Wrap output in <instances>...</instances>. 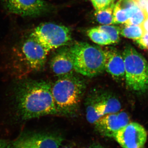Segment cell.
Segmentation results:
<instances>
[{"instance_id": "obj_2", "label": "cell", "mask_w": 148, "mask_h": 148, "mask_svg": "<svg viewBox=\"0 0 148 148\" xmlns=\"http://www.w3.org/2000/svg\"><path fill=\"white\" fill-rule=\"evenodd\" d=\"M86 88L83 79L75 74L58 77L51 85V92L57 113L72 115L79 109Z\"/></svg>"}, {"instance_id": "obj_25", "label": "cell", "mask_w": 148, "mask_h": 148, "mask_svg": "<svg viewBox=\"0 0 148 148\" xmlns=\"http://www.w3.org/2000/svg\"><path fill=\"white\" fill-rule=\"evenodd\" d=\"M141 27L143 28L144 32H148V16L146 18L145 21L141 25Z\"/></svg>"}, {"instance_id": "obj_3", "label": "cell", "mask_w": 148, "mask_h": 148, "mask_svg": "<svg viewBox=\"0 0 148 148\" xmlns=\"http://www.w3.org/2000/svg\"><path fill=\"white\" fill-rule=\"evenodd\" d=\"M49 51L32 37L12 54L9 67L14 75L21 78L40 71L45 66Z\"/></svg>"}, {"instance_id": "obj_24", "label": "cell", "mask_w": 148, "mask_h": 148, "mask_svg": "<svg viewBox=\"0 0 148 148\" xmlns=\"http://www.w3.org/2000/svg\"><path fill=\"white\" fill-rule=\"evenodd\" d=\"M0 148H12V145L7 140L0 139Z\"/></svg>"}, {"instance_id": "obj_9", "label": "cell", "mask_w": 148, "mask_h": 148, "mask_svg": "<svg viewBox=\"0 0 148 148\" xmlns=\"http://www.w3.org/2000/svg\"><path fill=\"white\" fill-rule=\"evenodd\" d=\"M113 138L123 148H143L147 133L142 125L131 122L119 130Z\"/></svg>"}, {"instance_id": "obj_1", "label": "cell", "mask_w": 148, "mask_h": 148, "mask_svg": "<svg viewBox=\"0 0 148 148\" xmlns=\"http://www.w3.org/2000/svg\"><path fill=\"white\" fill-rule=\"evenodd\" d=\"M14 99L16 111L24 120L58 114L51 85L45 81H22L15 88Z\"/></svg>"}, {"instance_id": "obj_14", "label": "cell", "mask_w": 148, "mask_h": 148, "mask_svg": "<svg viewBox=\"0 0 148 148\" xmlns=\"http://www.w3.org/2000/svg\"><path fill=\"white\" fill-rule=\"evenodd\" d=\"M87 35L93 42L101 45L112 44L108 35L98 27L92 28L87 31Z\"/></svg>"}, {"instance_id": "obj_4", "label": "cell", "mask_w": 148, "mask_h": 148, "mask_svg": "<svg viewBox=\"0 0 148 148\" xmlns=\"http://www.w3.org/2000/svg\"><path fill=\"white\" fill-rule=\"evenodd\" d=\"M73 61L75 71L93 77L105 71L104 50L87 43H75L69 48Z\"/></svg>"}, {"instance_id": "obj_28", "label": "cell", "mask_w": 148, "mask_h": 148, "mask_svg": "<svg viewBox=\"0 0 148 148\" xmlns=\"http://www.w3.org/2000/svg\"><path fill=\"white\" fill-rule=\"evenodd\" d=\"M116 0H113V1L114 3L115 2V1Z\"/></svg>"}, {"instance_id": "obj_19", "label": "cell", "mask_w": 148, "mask_h": 148, "mask_svg": "<svg viewBox=\"0 0 148 148\" xmlns=\"http://www.w3.org/2000/svg\"><path fill=\"white\" fill-rule=\"evenodd\" d=\"M147 18L145 12L139 8L138 11L128 19L125 24L141 26Z\"/></svg>"}, {"instance_id": "obj_11", "label": "cell", "mask_w": 148, "mask_h": 148, "mask_svg": "<svg viewBox=\"0 0 148 148\" xmlns=\"http://www.w3.org/2000/svg\"><path fill=\"white\" fill-rule=\"evenodd\" d=\"M10 12L23 16H36L46 10L43 0H2Z\"/></svg>"}, {"instance_id": "obj_27", "label": "cell", "mask_w": 148, "mask_h": 148, "mask_svg": "<svg viewBox=\"0 0 148 148\" xmlns=\"http://www.w3.org/2000/svg\"><path fill=\"white\" fill-rule=\"evenodd\" d=\"M144 11L145 12L146 15H147V16H148V4L146 6L145 8Z\"/></svg>"}, {"instance_id": "obj_22", "label": "cell", "mask_w": 148, "mask_h": 148, "mask_svg": "<svg viewBox=\"0 0 148 148\" xmlns=\"http://www.w3.org/2000/svg\"><path fill=\"white\" fill-rule=\"evenodd\" d=\"M135 41L141 48L148 50V32H145L140 38Z\"/></svg>"}, {"instance_id": "obj_10", "label": "cell", "mask_w": 148, "mask_h": 148, "mask_svg": "<svg viewBox=\"0 0 148 148\" xmlns=\"http://www.w3.org/2000/svg\"><path fill=\"white\" fill-rule=\"evenodd\" d=\"M129 116L125 112L107 114L101 117L94 123L96 131L100 135L114 138L119 130L129 123Z\"/></svg>"}, {"instance_id": "obj_26", "label": "cell", "mask_w": 148, "mask_h": 148, "mask_svg": "<svg viewBox=\"0 0 148 148\" xmlns=\"http://www.w3.org/2000/svg\"><path fill=\"white\" fill-rule=\"evenodd\" d=\"M88 148H105L101 145L99 144H97V143H94V144H92V145H90V147Z\"/></svg>"}, {"instance_id": "obj_20", "label": "cell", "mask_w": 148, "mask_h": 148, "mask_svg": "<svg viewBox=\"0 0 148 148\" xmlns=\"http://www.w3.org/2000/svg\"><path fill=\"white\" fill-rule=\"evenodd\" d=\"M95 11L102 10L114 3L113 0H90Z\"/></svg>"}, {"instance_id": "obj_12", "label": "cell", "mask_w": 148, "mask_h": 148, "mask_svg": "<svg viewBox=\"0 0 148 148\" xmlns=\"http://www.w3.org/2000/svg\"><path fill=\"white\" fill-rule=\"evenodd\" d=\"M105 56V70L118 81L125 79V65L122 54L114 48L104 50Z\"/></svg>"}, {"instance_id": "obj_6", "label": "cell", "mask_w": 148, "mask_h": 148, "mask_svg": "<svg viewBox=\"0 0 148 148\" xmlns=\"http://www.w3.org/2000/svg\"><path fill=\"white\" fill-rule=\"evenodd\" d=\"M87 121L94 124L101 117L120 111V101L109 90L95 88L88 94L85 101Z\"/></svg>"}, {"instance_id": "obj_15", "label": "cell", "mask_w": 148, "mask_h": 148, "mask_svg": "<svg viewBox=\"0 0 148 148\" xmlns=\"http://www.w3.org/2000/svg\"><path fill=\"white\" fill-rule=\"evenodd\" d=\"M120 34L127 38L137 40L140 38L145 32L141 26L127 25L120 27Z\"/></svg>"}, {"instance_id": "obj_8", "label": "cell", "mask_w": 148, "mask_h": 148, "mask_svg": "<svg viewBox=\"0 0 148 148\" xmlns=\"http://www.w3.org/2000/svg\"><path fill=\"white\" fill-rule=\"evenodd\" d=\"M63 140L57 134L35 132L20 135L12 145V148H59Z\"/></svg>"}, {"instance_id": "obj_18", "label": "cell", "mask_w": 148, "mask_h": 148, "mask_svg": "<svg viewBox=\"0 0 148 148\" xmlns=\"http://www.w3.org/2000/svg\"><path fill=\"white\" fill-rule=\"evenodd\" d=\"M114 24H125L128 18L126 10L122 9L115 5L113 10Z\"/></svg>"}, {"instance_id": "obj_16", "label": "cell", "mask_w": 148, "mask_h": 148, "mask_svg": "<svg viewBox=\"0 0 148 148\" xmlns=\"http://www.w3.org/2000/svg\"><path fill=\"white\" fill-rule=\"evenodd\" d=\"M114 3L102 10L95 11V16L96 20L103 25L114 24L113 10Z\"/></svg>"}, {"instance_id": "obj_29", "label": "cell", "mask_w": 148, "mask_h": 148, "mask_svg": "<svg viewBox=\"0 0 148 148\" xmlns=\"http://www.w3.org/2000/svg\"><path fill=\"white\" fill-rule=\"evenodd\" d=\"M69 148L68 147H64V148Z\"/></svg>"}, {"instance_id": "obj_7", "label": "cell", "mask_w": 148, "mask_h": 148, "mask_svg": "<svg viewBox=\"0 0 148 148\" xmlns=\"http://www.w3.org/2000/svg\"><path fill=\"white\" fill-rule=\"evenodd\" d=\"M30 36L49 52L67 45L71 39V34L69 28L51 23L40 24Z\"/></svg>"}, {"instance_id": "obj_17", "label": "cell", "mask_w": 148, "mask_h": 148, "mask_svg": "<svg viewBox=\"0 0 148 148\" xmlns=\"http://www.w3.org/2000/svg\"><path fill=\"white\" fill-rule=\"evenodd\" d=\"M100 30L106 32L110 37L112 44L119 42L120 40V27L111 25H102L97 27Z\"/></svg>"}, {"instance_id": "obj_5", "label": "cell", "mask_w": 148, "mask_h": 148, "mask_svg": "<svg viewBox=\"0 0 148 148\" xmlns=\"http://www.w3.org/2000/svg\"><path fill=\"white\" fill-rule=\"evenodd\" d=\"M125 65V79L129 90L143 93L148 90V63L134 47L128 45L122 53Z\"/></svg>"}, {"instance_id": "obj_23", "label": "cell", "mask_w": 148, "mask_h": 148, "mask_svg": "<svg viewBox=\"0 0 148 148\" xmlns=\"http://www.w3.org/2000/svg\"><path fill=\"white\" fill-rule=\"evenodd\" d=\"M135 1L138 7L140 9L144 11L146 6L148 4V0H135Z\"/></svg>"}, {"instance_id": "obj_21", "label": "cell", "mask_w": 148, "mask_h": 148, "mask_svg": "<svg viewBox=\"0 0 148 148\" xmlns=\"http://www.w3.org/2000/svg\"><path fill=\"white\" fill-rule=\"evenodd\" d=\"M116 5L122 9L126 10L134 6L137 5L135 0H119Z\"/></svg>"}, {"instance_id": "obj_13", "label": "cell", "mask_w": 148, "mask_h": 148, "mask_svg": "<svg viewBox=\"0 0 148 148\" xmlns=\"http://www.w3.org/2000/svg\"><path fill=\"white\" fill-rule=\"evenodd\" d=\"M50 68L58 77L73 74V61L69 48L58 51L51 61Z\"/></svg>"}]
</instances>
